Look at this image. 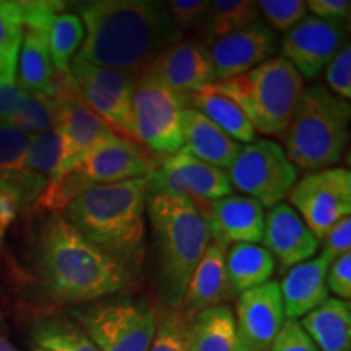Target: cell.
I'll return each mask as SVG.
<instances>
[{"label": "cell", "mask_w": 351, "mask_h": 351, "mask_svg": "<svg viewBox=\"0 0 351 351\" xmlns=\"http://www.w3.org/2000/svg\"><path fill=\"white\" fill-rule=\"evenodd\" d=\"M38 348L49 351H99L75 324L59 317L41 319L33 328Z\"/></svg>", "instance_id": "33"}, {"label": "cell", "mask_w": 351, "mask_h": 351, "mask_svg": "<svg viewBox=\"0 0 351 351\" xmlns=\"http://www.w3.org/2000/svg\"><path fill=\"white\" fill-rule=\"evenodd\" d=\"M210 230V239L230 244H258L263 238L265 213L257 200L245 195H226L200 205Z\"/></svg>", "instance_id": "19"}, {"label": "cell", "mask_w": 351, "mask_h": 351, "mask_svg": "<svg viewBox=\"0 0 351 351\" xmlns=\"http://www.w3.org/2000/svg\"><path fill=\"white\" fill-rule=\"evenodd\" d=\"M192 317L182 307L156 313V332L148 351H192Z\"/></svg>", "instance_id": "34"}, {"label": "cell", "mask_w": 351, "mask_h": 351, "mask_svg": "<svg viewBox=\"0 0 351 351\" xmlns=\"http://www.w3.org/2000/svg\"><path fill=\"white\" fill-rule=\"evenodd\" d=\"M345 39V21H326L306 15L285 33L282 57L302 78H315L330 62Z\"/></svg>", "instance_id": "15"}, {"label": "cell", "mask_w": 351, "mask_h": 351, "mask_svg": "<svg viewBox=\"0 0 351 351\" xmlns=\"http://www.w3.org/2000/svg\"><path fill=\"white\" fill-rule=\"evenodd\" d=\"M147 178L93 187L67 205L62 217L86 241L132 274L145 256Z\"/></svg>", "instance_id": "3"}, {"label": "cell", "mask_w": 351, "mask_h": 351, "mask_svg": "<svg viewBox=\"0 0 351 351\" xmlns=\"http://www.w3.org/2000/svg\"><path fill=\"white\" fill-rule=\"evenodd\" d=\"M156 161L142 145L116 135L96 147L75 169L51 182L34 202V207L60 213L90 189L147 178L156 168Z\"/></svg>", "instance_id": "7"}, {"label": "cell", "mask_w": 351, "mask_h": 351, "mask_svg": "<svg viewBox=\"0 0 351 351\" xmlns=\"http://www.w3.org/2000/svg\"><path fill=\"white\" fill-rule=\"evenodd\" d=\"M38 258L47 295L60 302L98 301L132 282L129 270L83 238L62 213H54L44 225Z\"/></svg>", "instance_id": "2"}, {"label": "cell", "mask_w": 351, "mask_h": 351, "mask_svg": "<svg viewBox=\"0 0 351 351\" xmlns=\"http://www.w3.org/2000/svg\"><path fill=\"white\" fill-rule=\"evenodd\" d=\"M330 262L319 256L291 267L280 285L285 317L298 320L328 298L327 270Z\"/></svg>", "instance_id": "22"}, {"label": "cell", "mask_w": 351, "mask_h": 351, "mask_svg": "<svg viewBox=\"0 0 351 351\" xmlns=\"http://www.w3.org/2000/svg\"><path fill=\"white\" fill-rule=\"evenodd\" d=\"M186 104L187 95L176 93L150 73H142L132 96L135 140L160 156L181 150L182 111L187 108Z\"/></svg>", "instance_id": "8"}, {"label": "cell", "mask_w": 351, "mask_h": 351, "mask_svg": "<svg viewBox=\"0 0 351 351\" xmlns=\"http://www.w3.org/2000/svg\"><path fill=\"white\" fill-rule=\"evenodd\" d=\"M166 7H168L173 23L184 32V29H191L195 28L197 25H202L210 2L207 0H171Z\"/></svg>", "instance_id": "39"}, {"label": "cell", "mask_w": 351, "mask_h": 351, "mask_svg": "<svg viewBox=\"0 0 351 351\" xmlns=\"http://www.w3.org/2000/svg\"><path fill=\"white\" fill-rule=\"evenodd\" d=\"M226 174L231 187L269 208L282 204L298 181V168L283 148L265 138L241 147Z\"/></svg>", "instance_id": "9"}, {"label": "cell", "mask_w": 351, "mask_h": 351, "mask_svg": "<svg viewBox=\"0 0 351 351\" xmlns=\"http://www.w3.org/2000/svg\"><path fill=\"white\" fill-rule=\"evenodd\" d=\"M269 351H319L311 337L307 335L300 320L285 319L278 335L275 337L274 343Z\"/></svg>", "instance_id": "38"}, {"label": "cell", "mask_w": 351, "mask_h": 351, "mask_svg": "<svg viewBox=\"0 0 351 351\" xmlns=\"http://www.w3.org/2000/svg\"><path fill=\"white\" fill-rule=\"evenodd\" d=\"M210 46L213 78L215 82H223L274 57L278 51V38L265 21L257 19L239 32L217 39Z\"/></svg>", "instance_id": "16"}, {"label": "cell", "mask_w": 351, "mask_h": 351, "mask_svg": "<svg viewBox=\"0 0 351 351\" xmlns=\"http://www.w3.org/2000/svg\"><path fill=\"white\" fill-rule=\"evenodd\" d=\"M204 90L231 99L256 134L283 135L298 99L304 90V78L282 56H274L257 67Z\"/></svg>", "instance_id": "6"}, {"label": "cell", "mask_w": 351, "mask_h": 351, "mask_svg": "<svg viewBox=\"0 0 351 351\" xmlns=\"http://www.w3.org/2000/svg\"><path fill=\"white\" fill-rule=\"evenodd\" d=\"M324 241L322 254L320 256L326 257L328 262H333L343 254L350 252L351 249V218H341L337 225L332 226V230L327 232Z\"/></svg>", "instance_id": "41"}, {"label": "cell", "mask_w": 351, "mask_h": 351, "mask_svg": "<svg viewBox=\"0 0 351 351\" xmlns=\"http://www.w3.org/2000/svg\"><path fill=\"white\" fill-rule=\"evenodd\" d=\"M300 324L319 351H351L350 301L327 298Z\"/></svg>", "instance_id": "25"}, {"label": "cell", "mask_w": 351, "mask_h": 351, "mask_svg": "<svg viewBox=\"0 0 351 351\" xmlns=\"http://www.w3.org/2000/svg\"><path fill=\"white\" fill-rule=\"evenodd\" d=\"M75 314L99 351H148L156 332V311L145 301H106Z\"/></svg>", "instance_id": "10"}, {"label": "cell", "mask_w": 351, "mask_h": 351, "mask_svg": "<svg viewBox=\"0 0 351 351\" xmlns=\"http://www.w3.org/2000/svg\"><path fill=\"white\" fill-rule=\"evenodd\" d=\"M226 251L225 245L210 241L197 263L181 306L191 317L208 307L223 306L234 295L226 271Z\"/></svg>", "instance_id": "21"}, {"label": "cell", "mask_w": 351, "mask_h": 351, "mask_svg": "<svg viewBox=\"0 0 351 351\" xmlns=\"http://www.w3.org/2000/svg\"><path fill=\"white\" fill-rule=\"evenodd\" d=\"M23 20L20 2L0 0V80H16Z\"/></svg>", "instance_id": "32"}, {"label": "cell", "mask_w": 351, "mask_h": 351, "mask_svg": "<svg viewBox=\"0 0 351 351\" xmlns=\"http://www.w3.org/2000/svg\"><path fill=\"white\" fill-rule=\"evenodd\" d=\"M326 80L341 99L351 98V46L345 44L332 57L326 69Z\"/></svg>", "instance_id": "37"}, {"label": "cell", "mask_w": 351, "mask_h": 351, "mask_svg": "<svg viewBox=\"0 0 351 351\" xmlns=\"http://www.w3.org/2000/svg\"><path fill=\"white\" fill-rule=\"evenodd\" d=\"M258 19L257 2L252 0H215L205 13L204 25L205 44H212L226 34L239 32Z\"/></svg>", "instance_id": "29"}, {"label": "cell", "mask_w": 351, "mask_h": 351, "mask_svg": "<svg viewBox=\"0 0 351 351\" xmlns=\"http://www.w3.org/2000/svg\"><path fill=\"white\" fill-rule=\"evenodd\" d=\"M78 13L85 39L75 57L96 67L140 77L161 51L182 39L163 2L96 0L82 3Z\"/></svg>", "instance_id": "1"}, {"label": "cell", "mask_w": 351, "mask_h": 351, "mask_svg": "<svg viewBox=\"0 0 351 351\" xmlns=\"http://www.w3.org/2000/svg\"><path fill=\"white\" fill-rule=\"evenodd\" d=\"M182 138L189 153L219 169L230 168L241 150L239 142L194 108L182 111Z\"/></svg>", "instance_id": "23"}, {"label": "cell", "mask_w": 351, "mask_h": 351, "mask_svg": "<svg viewBox=\"0 0 351 351\" xmlns=\"http://www.w3.org/2000/svg\"><path fill=\"white\" fill-rule=\"evenodd\" d=\"M289 207L304 219L306 226L322 241L341 218L351 212V174L345 168H326L306 173L288 194Z\"/></svg>", "instance_id": "13"}, {"label": "cell", "mask_w": 351, "mask_h": 351, "mask_svg": "<svg viewBox=\"0 0 351 351\" xmlns=\"http://www.w3.org/2000/svg\"><path fill=\"white\" fill-rule=\"evenodd\" d=\"M327 289L339 300L351 298V252H346L330 263L327 270Z\"/></svg>", "instance_id": "40"}, {"label": "cell", "mask_w": 351, "mask_h": 351, "mask_svg": "<svg viewBox=\"0 0 351 351\" xmlns=\"http://www.w3.org/2000/svg\"><path fill=\"white\" fill-rule=\"evenodd\" d=\"M0 351H20L10 340H7L5 337L0 335Z\"/></svg>", "instance_id": "45"}, {"label": "cell", "mask_w": 351, "mask_h": 351, "mask_svg": "<svg viewBox=\"0 0 351 351\" xmlns=\"http://www.w3.org/2000/svg\"><path fill=\"white\" fill-rule=\"evenodd\" d=\"M23 96L16 80H0V124H12Z\"/></svg>", "instance_id": "43"}, {"label": "cell", "mask_w": 351, "mask_h": 351, "mask_svg": "<svg viewBox=\"0 0 351 351\" xmlns=\"http://www.w3.org/2000/svg\"><path fill=\"white\" fill-rule=\"evenodd\" d=\"M52 99L56 104V129L62 140L59 169L51 181L54 182L75 169L96 147L121 134L111 129L98 114L83 103L73 90L69 75L57 73L56 93Z\"/></svg>", "instance_id": "12"}, {"label": "cell", "mask_w": 351, "mask_h": 351, "mask_svg": "<svg viewBox=\"0 0 351 351\" xmlns=\"http://www.w3.org/2000/svg\"><path fill=\"white\" fill-rule=\"evenodd\" d=\"M234 320L244 351H269L285 322L280 285L267 282L241 293Z\"/></svg>", "instance_id": "17"}, {"label": "cell", "mask_w": 351, "mask_h": 351, "mask_svg": "<svg viewBox=\"0 0 351 351\" xmlns=\"http://www.w3.org/2000/svg\"><path fill=\"white\" fill-rule=\"evenodd\" d=\"M28 143L29 134L13 124H0V181L8 184L19 197L25 179Z\"/></svg>", "instance_id": "31"}, {"label": "cell", "mask_w": 351, "mask_h": 351, "mask_svg": "<svg viewBox=\"0 0 351 351\" xmlns=\"http://www.w3.org/2000/svg\"><path fill=\"white\" fill-rule=\"evenodd\" d=\"M257 7L275 29L285 33L300 23L307 12L304 0H262Z\"/></svg>", "instance_id": "36"}, {"label": "cell", "mask_w": 351, "mask_h": 351, "mask_svg": "<svg viewBox=\"0 0 351 351\" xmlns=\"http://www.w3.org/2000/svg\"><path fill=\"white\" fill-rule=\"evenodd\" d=\"M350 117L348 101L322 85L304 88L283 134L288 160L307 173L332 168L348 143Z\"/></svg>", "instance_id": "5"}, {"label": "cell", "mask_w": 351, "mask_h": 351, "mask_svg": "<svg viewBox=\"0 0 351 351\" xmlns=\"http://www.w3.org/2000/svg\"><path fill=\"white\" fill-rule=\"evenodd\" d=\"M262 241L265 243L263 247L278 258L282 269H291L309 261L320 244L300 213L285 202L271 207L267 213Z\"/></svg>", "instance_id": "20"}, {"label": "cell", "mask_w": 351, "mask_h": 351, "mask_svg": "<svg viewBox=\"0 0 351 351\" xmlns=\"http://www.w3.org/2000/svg\"><path fill=\"white\" fill-rule=\"evenodd\" d=\"M187 103H191L192 108L204 114L236 142L247 145L256 140V130L252 129L251 122L247 121L244 112L225 96L200 90L195 93H189Z\"/></svg>", "instance_id": "28"}, {"label": "cell", "mask_w": 351, "mask_h": 351, "mask_svg": "<svg viewBox=\"0 0 351 351\" xmlns=\"http://www.w3.org/2000/svg\"><path fill=\"white\" fill-rule=\"evenodd\" d=\"M307 10L314 13L315 19L326 21H345L350 16L351 2L348 0H309Z\"/></svg>", "instance_id": "44"}, {"label": "cell", "mask_w": 351, "mask_h": 351, "mask_svg": "<svg viewBox=\"0 0 351 351\" xmlns=\"http://www.w3.org/2000/svg\"><path fill=\"white\" fill-rule=\"evenodd\" d=\"M34 351H49V350H43V348H36Z\"/></svg>", "instance_id": "46"}, {"label": "cell", "mask_w": 351, "mask_h": 351, "mask_svg": "<svg viewBox=\"0 0 351 351\" xmlns=\"http://www.w3.org/2000/svg\"><path fill=\"white\" fill-rule=\"evenodd\" d=\"M57 73L47 47V32L36 28H23L19 64H16V85L25 93L54 98Z\"/></svg>", "instance_id": "24"}, {"label": "cell", "mask_w": 351, "mask_h": 351, "mask_svg": "<svg viewBox=\"0 0 351 351\" xmlns=\"http://www.w3.org/2000/svg\"><path fill=\"white\" fill-rule=\"evenodd\" d=\"M192 351H244L234 314L228 306L200 311L191 324Z\"/></svg>", "instance_id": "26"}, {"label": "cell", "mask_w": 351, "mask_h": 351, "mask_svg": "<svg viewBox=\"0 0 351 351\" xmlns=\"http://www.w3.org/2000/svg\"><path fill=\"white\" fill-rule=\"evenodd\" d=\"M148 195L184 197L200 205L231 194L225 169L195 158L186 148L160 156L156 168L147 176Z\"/></svg>", "instance_id": "14"}, {"label": "cell", "mask_w": 351, "mask_h": 351, "mask_svg": "<svg viewBox=\"0 0 351 351\" xmlns=\"http://www.w3.org/2000/svg\"><path fill=\"white\" fill-rule=\"evenodd\" d=\"M147 213L160 274L161 295L173 309L182 306L187 285L210 244V230L199 205L184 197L148 195Z\"/></svg>", "instance_id": "4"}, {"label": "cell", "mask_w": 351, "mask_h": 351, "mask_svg": "<svg viewBox=\"0 0 351 351\" xmlns=\"http://www.w3.org/2000/svg\"><path fill=\"white\" fill-rule=\"evenodd\" d=\"M143 73H150L181 95L195 93L215 82L208 46L197 39H181L171 44Z\"/></svg>", "instance_id": "18"}, {"label": "cell", "mask_w": 351, "mask_h": 351, "mask_svg": "<svg viewBox=\"0 0 351 351\" xmlns=\"http://www.w3.org/2000/svg\"><path fill=\"white\" fill-rule=\"evenodd\" d=\"M21 208L20 197L8 184L0 181V247H2L5 232Z\"/></svg>", "instance_id": "42"}, {"label": "cell", "mask_w": 351, "mask_h": 351, "mask_svg": "<svg viewBox=\"0 0 351 351\" xmlns=\"http://www.w3.org/2000/svg\"><path fill=\"white\" fill-rule=\"evenodd\" d=\"M70 82L80 99L106 124L135 142V122L132 111L137 78L122 70L96 67L73 57L69 70Z\"/></svg>", "instance_id": "11"}, {"label": "cell", "mask_w": 351, "mask_h": 351, "mask_svg": "<svg viewBox=\"0 0 351 351\" xmlns=\"http://www.w3.org/2000/svg\"><path fill=\"white\" fill-rule=\"evenodd\" d=\"M85 39L80 16L73 13H57L47 29V47L54 72L69 75L70 62Z\"/></svg>", "instance_id": "30"}, {"label": "cell", "mask_w": 351, "mask_h": 351, "mask_svg": "<svg viewBox=\"0 0 351 351\" xmlns=\"http://www.w3.org/2000/svg\"><path fill=\"white\" fill-rule=\"evenodd\" d=\"M12 124L29 135L56 129L54 99L46 98V96L25 93Z\"/></svg>", "instance_id": "35"}, {"label": "cell", "mask_w": 351, "mask_h": 351, "mask_svg": "<svg viewBox=\"0 0 351 351\" xmlns=\"http://www.w3.org/2000/svg\"><path fill=\"white\" fill-rule=\"evenodd\" d=\"M226 271L232 293H243L261 287L275 271V257L258 244H232L226 251Z\"/></svg>", "instance_id": "27"}]
</instances>
